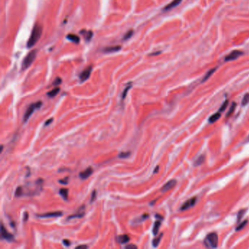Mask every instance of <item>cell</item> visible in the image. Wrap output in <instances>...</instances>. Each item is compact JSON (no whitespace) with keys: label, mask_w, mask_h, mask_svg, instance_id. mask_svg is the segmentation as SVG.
<instances>
[{"label":"cell","mask_w":249,"mask_h":249,"mask_svg":"<svg viewBox=\"0 0 249 249\" xmlns=\"http://www.w3.org/2000/svg\"><path fill=\"white\" fill-rule=\"evenodd\" d=\"M59 91H60L59 88H55V89H53V90L50 91V92H49L48 94H47V95H48L49 97H54V96H56L59 94Z\"/></svg>","instance_id":"ffe728a7"},{"label":"cell","mask_w":249,"mask_h":249,"mask_svg":"<svg viewBox=\"0 0 249 249\" xmlns=\"http://www.w3.org/2000/svg\"><path fill=\"white\" fill-rule=\"evenodd\" d=\"M242 55H243V53L240 51V50H233V51L231 52L229 54H228L227 57H225V61H229L235 60V59L239 58Z\"/></svg>","instance_id":"52a82bcc"},{"label":"cell","mask_w":249,"mask_h":249,"mask_svg":"<svg viewBox=\"0 0 249 249\" xmlns=\"http://www.w3.org/2000/svg\"><path fill=\"white\" fill-rule=\"evenodd\" d=\"M205 156H203V155L199 156V157H198L197 159H196L195 162H194V166L197 167V166L201 165V164L205 162Z\"/></svg>","instance_id":"d6986e66"},{"label":"cell","mask_w":249,"mask_h":249,"mask_svg":"<svg viewBox=\"0 0 249 249\" xmlns=\"http://www.w3.org/2000/svg\"><path fill=\"white\" fill-rule=\"evenodd\" d=\"M133 34H134V31L132 30H129L127 31V33H126L125 34H124V40H129V38H131V37L132 36Z\"/></svg>","instance_id":"f1b7e54d"},{"label":"cell","mask_w":249,"mask_h":249,"mask_svg":"<svg viewBox=\"0 0 249 249\" xmlns=\"http://www.w3.org/2000/svg\"><path fill=\"white\" fill-rule=\"evenodd\" d=\"M66 39H68L70 41L73 42V43H79L80 42V37L77 35L73 34H70L66 36Z\"/></svg>","instance_id":"9a60e30c"},{"label":"cell","mask_w":249,"mask_h":249,"mask_svg":"<svg viewBox=\"0 0 249 249\" xmlns=\"http://www.w3.org/2000/svg\"><path fill=\"white\" fill-rule=\"evenodd\" d=\"M37 57V50H31L26 56V57L24 58V61L22 62V65H21V70H25L29 68V66H31V64H32L33 61H34L35 58Z\"/></svg>","instance_id":"3957f363"},{"label":"cell","mask_w":249,"mask_h":249,"mask_svg":"<svg viewBox=\"0 0 249 249\" xmlns=\"http://www.w3.org/2000/svg\"><path fill=\"white\" fill-rule=\"evenodd\" d=\"M2 150H3V145H2V147H1V152L2 151Z\"/></svg>","instance_id":"f6af8a7d"},{"label":"cell","mask_w":249,"mask_h":249,"mask_svg":"<svg viewBox=\"0 0 249 249\" xmlns=\"http://www.w3.org/2000/svg\"><path fill=\"white\" fill-rule=\"evenodd\" d=\"M61 83V79L60 78H56V80H54L53 83V86H59Z\"/></svg>","instance_id":"e575fe53"},{"label":"cell","mask_w":249,"mask_h":249,"mask_svg":"<svg viewBox=\"0 0 249 249\" xmlns=\"http://www.w3.org/2000/svg\"><path fill=\"white\" fill-rule=\"evenodd\" d=\"M228 102H228V100H226L225 102H224L223 104H222V106H221V108H220V109H219L218 112H223L224 110H225L226 108H227V105H228Z\"/></svg>","instance_id":"d6a6232c"},{"label":"cell","mask_w":249,"mask_h":249,"mask_svg":"<svg viewBox=\"0 0 249 249\" xmlns=\"http://www.w3.org/2000/svg\"><path fill=\"white\" fill-rule=\"evenodd\" d=\"M92 66H88L87 68H86L85 70L80 73V75H79V78H80V82H84L86 80L89 79V77H90L91 73H92Z\"/></svg>","instance_id":"5b68a950"},{"label":"cell","mask_w":249,"mask_h":249,"mask_svg":"<svg viewBox=\"0 0 249 249\" xmlns=\"http://www.w3.org/2000/svg\"><path fill=\"white\" fill-rule=\"evenodd\" d=\"M68 193H69V191H68L67 189H61L60 191H59L60 195L63 197V199H66V200L68 197Z\"/></svg>","instance_id":"44dd1931"},{"label":"cell","mask_w":249,"mask_h":249,"mask_svg":"<svg viewBox=\"0 0 249 249\" xmlns=\"http://www.w3.org/2000/svg\"><path fill=\"white\" fill-rule=\"evenodd\" d=\"M42 33H43V27L40 24H35L34 28L31 31L30 37L27 42V48H30L39 41V40L41 37Z\"/></svg>","instance_id":"6da1fadb"},{"label":"cell","mask_w":249,"mask_h":249,"mask_svg":"<svg viewBox=\"0 0 249 249\" xmlns=\"http://www.w3.org/2000/svg\"><path fill=\"white\" fill-rule=\"evenodd\" d=\"M160 226H161L160 221H157V222L154 223L153 231H152L154 235H157V234H158V232H159V228H160Z\"/></svg>","instance_id":"e0dca14e"},{"label":"cell","mask_w":249,"mask_h":249,"mask_svg":"<svg viewBox=\"0 0 249 249\" xmlns=\"http://www.w3.org/2000/svg\"><path fill=\"white\" fill-rule=\"evenodd\" d=\"M63 244L65 245V246H70V242L68 241V240H64V241H63Z\"/></svg>","instance_id":"f35d334b"},{"label":"cell","mask_w":249,"mask_h":249,"mask_svg":"<svg viewBox=\"0 0 249 249\" xmlns=\"http://www.w3.org/2000/svg\"><path fill=\"white\" fill-rule=\"evenodd\" d=\"M84 215V213L83 212H81V213H75V214H73L72 215H70L67 218V219H73V218H82V217H83Z\"/></svg>","instance_id":"484cf974"},{"label":"cell","mask_w":249,"mask_h":249,"mask_svg":"<svg viewBox=\"0 0 249 249\" xmlns=\"http://www.w3.org/2000/svg\"><path fill=\"white\" fill-rule=\"evenodd\" d=\"M162 236H163V234H162V233H161L160 235L158 237V238H154V239L153 240V241H152V243H153L154 247H157L158 245H159V243H160V241H161V240H162Z\"/></svg>","instance_id":"603a6c76"},{"label":"cell","mask_w":249,"mask_h":249,"mask_svg":"<svg viewBox=\"0 0 249 249\" xmlns=\"http://www.w3.org/2000/svg\"><path fill=\"white\" fill-rule=\"evenodd\" d=\"M126 248H129V249H130V248H132V249H134V248H137V247L135 245H133V244H130V245H127V246L125 247Z\"/></svg>","instance_id":"74e56055"},{"label":"cell","mask_w":249,"mask_h":249,"mask_svg":"<svg viewBox=\"0 0 249 249\" xmlns=\"http://www.w3.org/2000/svg\"><path fill=\"white\" fill-rule=\"evenodd\" d=\"M215 70H216V68H213V69H211L210 70H209V71H208V73H207L206 75L204 76V78H203L202 80V83H204V82H205L206 80H208V79H209L210 77L211 76V75H213V73H214Z\"/></svg>","instance_id":"ac0fdd59"},{"label":"cell","mask_w":249,"mask_h":249,"mask_svg":"<svg viewBox=\"0 0 249 249\" xmlns=\"http://www.w3.org/2000/svg\"><path fill=\"white\" fill-rule=\"evenodd\" d=\"M52 122H53V118H50V119H48V120L45 123V127H46V126H48L49 124H51Z\"/></svg>","instance_id":"ab89813d"},{"label":"cell","mask_w":249,"mask_h":249,"mask_svg":"<svg viewBox=\"0 0 249 249\" xmlns=\"http://www.w3.org/2000/svg\"><path fill=\"white\" fill-rule=\"evenodd\" d=\"M249 102V94H245L243 98V100H242V105L243 106H245L247 104H248Z\"/></svg>","instance_id":"4316f807"},{"label":"cell","mask_w":249,"mask_h":249,"mask_svg":"<svg viewBox=\"0 0 249 249\" xmlns=\"http://www.w3.org/2000/svg\"><path fill=\"white\" fill-rule=\"evenodd\" d=\"M1 235L3 239L7 240L8 241H13L14 240V236L7 231L3 224H2L1 226Z\"/></svg>","instance_id":"ba28073f"},{"label":"cell","mask_w":249,"mask_h":249,"mask_svg":"<svg viewBox=\"0 0 249 249\" xmlns=\"http://www.w3.org/2000/svg\"><path fill=\"white\" fill-rule=\"evenodd\" d=\"M245 211H246V210H241V211H239V213H238V222H239V221L242 218V217L244 215V213H245Z\"/></svg>","instance_id":"836d02e7"},{"label":"cell","mask_w":249,"mask_h":249,"mask_svg":"<svg viewBox=\"0 0 249 249\" xmlns=\"http://www.w3.org/2000/svg\"><path fill=\"white\" fill-rule=\"evenodd\" d=\"M131 152L127 151V152H121L118 154V157L121 158V159H126V158H128L130 156Z\"/></svg>","instance_id":"83f0119b"},{"label":"cell","mask_w":249,"mask_h":249,"mask_svg":"<svg viewBox=\"0 0 249 249\" xmlns=\"http://www.w3.org/2000/svg\"><path fill=\"white\" fill-rule=\"evenodd\" d=\"M88 245H78V246L76 247V248H87Z\"/></svg>","instance_id":"60d3db41"},{"label":"cell","mask_w":249,"mask_h":249,"mask_svg":"<svg viewBox=\"0 0 249 249\" xmlns=\"http://www.w3.org/2000/svg\"><path fill=\"white\" fill-rule=\"evenodd\" d=\"M28 217H29V215H28V213H24V222H26V221L28 220Z\"/></svg>","instance_id":"b9f144b4"},{"label":"cell","mask_w":249,"mask_h":249,"mask_svg":"<svg viewBox=\"0 0 249 249\" xmlns=\"http://www.w3.org/2000/svg\"><path fill=\"white\" fill-rule=\"evenodd\" d=\"M235 107H236V104H235V102H232V106H231L230 109H229V112H228L227 114V117L230 116V115H232V114L233 113V112L234 111V109H235Z\"/></svg>","instance_id":"f546056e"},{"label":"cell","mask_w":249,"mask_h":249,"mask_svg":"<svg viewBox=\"0 0 249 249\" xmlns=\"http://www.w3.org/2000/svg\"><path fill=\"white\" fill-rule=\"evenodd\" d=\"M130 238L127 234H123V235L118 236L116 238V241L118 242L121 244H125V243H128L129 241Z\"/></svg>","instance_id":"5bb4252c"},{"label":"cell","mask_w":249,"mask_h":249,"mask_svg":"<svg viewBox=\"0 0 249 249\" xmlns=\"http://www.w3.org/2000/svg\"><path fill=\"white\" fill-rule=\"evenodd\" d=\"M96 191H94V192H92V198H91V202H93L94 200H95L96 199Z\"/></svg>","instance_id":"8d00e7d4"},{"label":"cell","mask_w":249,"mask_h":249,"mask_svg":"<svg viewBox=\"0 0 249 249\" xmlns=\"http://www.w3.org/2000/svg\"><path fill=\"white\" fill-rule=\"evenodd\" d=\"M220 118H221V113L218 112V113L213 114V115H212L210 117V118H209V122L211 123V124H213V123L216 122L217 121H218Z\"/></svg>","instance_id":"2e32d148"},{"label":"cell","mask_w":249,"mask_h":249,"mask_svg":"<svg viewBox=\"0 0 249 249\" xmlns=\"http://www.w3.org/2000/svg\"><path fill=\"white\" fill-rule=\"evenodd\" d=\"M63 215V213L61 211H55V212H50V213H43L41 215H37L38 217L40 218H50V217H59Z\"/></svg>","instance_id":"30bf717a"},{"label":"cell","mask_w":249,"mask_h":249,"mask_svg":"<svg viewBox=\"0 0 249 249\" xmlns=\"http://www.w3.org/2000/svg\"><path fill=\"white\" fill-rule=\"evenodd\" d=\"M23 194V189H22V187L21 186H18V188L16 189V191H15V195L16 197H21Z\"/></svg>","instance_id":"4dcf8cb0"},{"label":"cell","mask_w":249,"mask_h":249,"mask_svg":"<svg viewBox=\"0 0 249 249\" xmlns=\"http://www.w3.org/2000/svg\"><path fill=\"white\" fill-rule=\"evenodd\" d=\"M159 166H157V167H156V169L154 170V173H157V172L159 171Z\"/></svg>","instance_id":"7bdbcfd3"},{"label":"cell","mask_w":249,"mask_h":249,"mask_svg":"<svg viewBox=\"0 0 249 249\" xmlns=\"http://www.w3.org/2000/svg\"><path fill=\"white\" fill-rule=\"evenodd\" d=\"M68 178H64V179H61L59 180V183L63 184V185H66V184L68 183Z\"/></svg>","instance_id":"d590c367"},{"label":"cell","mask_w":249,"mask_h":249,"mask_svg":"<svg viewBox=\"0 0 249 249\" xmlns=\"http://www.w3.org/2000/svg\"><path fill=\"white\" fill-rule=\"evenodd\" d=\"M92 173H93V169L91 167H88L86 170H85L84 171L81 172V173H80V175H79V176H80V178H81V179L85 180L89 178V177H90L91 175H92Z\"/></svg>","instance_id":"8fae6325"},{"label":"cell","mask_w":249,"mask_h":249,"mask_svg":"<svg viewBox=\"0 0 249 249\" xmlns=\"http://www.w3.org/2000/svg\"><path fill=\"white\" fill-rule=\"evenodd\" d=\"M160 53V52H157V53H154L153 54H150V56H154V55H157V54Z\"/></svg>","instance_id":"ee69618b"},{"label":"cell","mask_w":249,"mask_h":249,"mask_svg":"<svg viewBox=\"0 0 249 249\" xmlns=\"http://www.w3.org/2000/svg\"><path fill=\"white\" fill-rule=\"evenodd\" d=\"M218 237L216 233H210L205 237L204 240V245L207 248H215L218 246Z\"/></svg>","instance_id":"7a4b0ae2"},{"label":"cell","mask_w":249,"mask_h":249,"mask_svg":"<svg viewBox=\"0 0 249 249\" xmlns=\"http://www.w3.org/2000/svg\"><path fill=\"white\" fill-rule=\"evenodd\" d=\"M148 217H149L148 214L145 213V214L142 215L141 218H139L138 219H135V221H134V222H137V223H140V222H143V221L146 220V218H148Z\"/></svg>","instance_id":"1f68e13d"},{"label":"cell","mask_w":249,"mask_h":249,"mask_svg":"<svg viewBox=\"0 0 249 249\" xmlns=\"http://www.w3.org/2000/svg\"><path fill=\"white\" fill-rule=\"evenodd\" d=\"M180 2H181V0H173V1L171 2L170 4H168L167 6L164 7V8L163 9V10H164V11H167V10H171V9L174 8L176 6H178Z\"/></svg>","instance_id":"7c38bea8"},{"label":"cell","mask_w":249,"mask_h":249,"mask_svg":"<svg viewBox=\"0 0 249 249\" xmlns=\"http://www.w3.org/2000/svg\"><path fill=\"white\" fill-rule=\"evenodd\" d=\"M248 224V220H245L243 221V222L241 224H239V225L236 228V231H238V232H239V231L242 230V229H243V228L245 227V226L246 225V224Z\"/></svg>","instance_id":"d4e9b609"},{"label":"cell","mask_w":249,"mask_h":249,"mask_svg":"<svg viewBox=\"0 0 249 249\" xmlns=\"http://www.w3.org/2000/svg\"><path fill=\"white\" fill-rule=\"evenodd\" d=\"M176 184H177V180H176L173 179V180H169L167 183L164 184V186H163L162 188V189H161V191H162V192H168V191H170V189L174 188Z\"/></svg>","instance_id":"9c48e42d"},{"label":"cell","mask_w":249,"mask_h":249,"mask_svg":"<svg viewBox=\"0 0 249 249\" xmlns=\"http://www.w3.org/2000/svg\"><path fill=\"white\" fill-rule=\"evenodd\" d=\"M80 33L84 35V37H85V39H86V41H89V40L92 39V37L93 36V32L92 31H87L86 34H85V32H84L83 31H80Z\"/></svg>","instance_id":"7402d4cb"},{"label":"cell","mask_w":249,"mask_h":249,"mask_svg":"<svg viewBox=\"0 0 249 249\" xmlns=\"http://www.w3.org/2000/svg\"><path fill=\"white\" fill-rule=\"evenodd\" d=\"M121 49V47L120 45H115V46L108 47V48H105L104 50H103V52L106 53H111L119 51Z\"/></svg>","instance_id":"4fadbf2b"},{"label":"cell","mask_w":249,"mask_h":249,"mask_svg":"<svg viewBox=\"0 0 249 249\" xmlns=\"http://www.w3.org/2000/svg\"><path fill=\"white\" fill-rule=\"evenodd\" d=\"M131 83H130V84H129V85L127 86V88H126L125 89H124V92H123V93H122V95H121L122 100H124V99H125V97H126V96H127V95L128 92H129V90L131 89Z\"/></svg>","instance_id":"cb8c5ba5"},{"label":"cell","mask_w":249,"mask_h":249,"mask_svg":"<svg viewBox=\"0 0 249 249\" xmlns=\"http://www.w3.org/2000/svg\"><path fill=\"white\" fill-rule=\"evenodd\" d=\"M42 106V102H37L36 103H34V104H31L30 106L28 108V109L26 110L25 114H24V118H23V120H24V122H26L28 121V119L31 117V114L34 113V111L36 109H39L40 107Z\"/></svg>","instance_id":"277c9868"},{"label":"cell","mask_w":249,"mask_h":249,"mask_svg":"<svg viewBox=\"0 0 249 249\" xmlns=\"http://www.w3.org/2000/svg\"><path fill=\"white\" fill-rule=\"evenodd\" d=\"M196 202H197V197H192L191 199H188V200L183 203V205L180 207V210H186L192 208V207L195 205Z\"/></svg>","instance_id":"8992f818"}]
</instances>
